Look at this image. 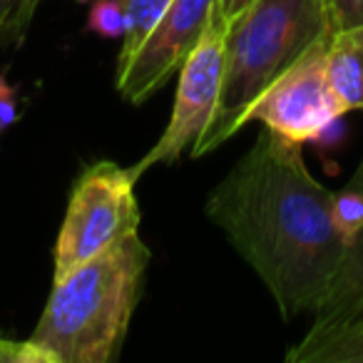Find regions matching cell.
Instances as JSON below:
<instances>
[{
  "label": "cell",
  "mask_w": 363,
  "mask_h": 363,
  "mask_svg": "<svg viewBox=\"0 0 363 363\" xmlns=\"http://www.w3.org/2000/svg\"><path fill=\"white\" fill-rule=\"evenodd\" d=\"M207 217L257 272L284 318L313 313L346 237L333 222V192L308 172L301 145L264 130L209 194Z\"/></svg>",
  "instance_id": "1"
},
{
  "label": "cell",
  "mask_w": 363,
  "mask_h": 363,
  "mask_svg": "<svg viewBox=\"0 0 363 363\" xmlns=\"http://www.w3.org/2000/svg\"><path fill=\"white\" fill-rule=\"evenodd\" d=\"M331 35L328 0H257L229 21L217 110L189 155H209L232 140L259 97Z\"/></svg>",
  "instance_id": "2"
},
{
  "label": "cell",
  "mask_w": 363,
  "mask_h": 363,
  "mask_svg": "<svg viewBox=\"0 0 363 363\" xmlns=\"http://www.w3.org/2000/svg\"><path fill=\"white\" fill-rule=\"evenodd\" d=\"M150 249L140 232L52 281L30 341L52 363H110L125 343Z\"/></svg>",
  "instance_id": "3"
},
{
  "label": "cell",
  "mask_w": 363,
  "mask_h": 363,
  "mask_svg": "<svg viewBox=\"0 0 363 363\" xmlns=\"http://www.w3.org/2000/svg\"><path fill=\"white\" fill-rule=\"evenodd\" d=\"M135 184L130 167L110 160L95 162L77 177L57 232L52 281H60L120 239L140 232Z\"/></svg>",
  "instance_id": "4"
},
{
  "label": "cell",
  "mask_w": 363,
  "mask_h": 363,
  "mask_svg": "<svg viewBox=\"0 0 363 363\" xmlns=\"http://www.w3.org/2000/svg\"><path fill=\"white\" fill-rule=\"evenodd\" d=\"M224 30H227V21L222 18L217 3L209 30L179 67L169 125L162 132L157 145H152V150L130 167L135 179H140L147 169L157 164H174L184 152H192L197 140L207 132L217 110L219 87H222Z\"/></svg>",
  "instance_id": "5"
},
{
  "label": "cell",
  "mask_w": 363,
  "mask_h": 363,
  "mask_svg": "<svg viewBox=\"0 0 363 363\" xmlns=\"http://www.w3.org/2000/svg\"><path fill=\"white\" fill-rule=\"evenodd\" d=\"M346 115L326 75V43L313 48L281 75L252 107L249 122L291 145L316 142L338 117Z\"/></svg>",
  "instance_id": "6"
},
{
  "label": "cell",
  "mask_w": 363,
  "mask_h": 363,
  "mask_svg": "<svg viewBox=\"0 0 363 363\" xmlns=\"http://www.w3.org/2000/svg\"><path fill=\"white\" fill-rule=\"evenodd\" d=\"M217 0H172L150 35L127 57L117 60V92L132 105L150 100L209 30Z\"/></svg>",
  "instance_id": "7"
},
{
  "label": "cell",
  "mask_w": 363,
  "mask_h": 363,
  "mask_svg": "<svg viewBox=\"0 0 363 363\" xmlns=\"http://www.w3.org/2000/svg\"><path fill=\"white\" fill-rule=\"evenodd\" d=\"M311 316L308 333L333 331L363 318V227L346 242L336 274Z\"/></svg>",
  "instance_id": "8"
},
{
  "label": "cell",
  "mask_w": 363,
  "mask_h": 363,
  "mask_svg": "<svg viewBox=\"0 0 363 363\" xmlns=\"http://www.w3.org/2000/svg\"><path fill=\"white\" fill-rule=\"evenodd\" d=\"M326 75L346 112H363V23L326 43Z\"/></svg>",
  "instance_id": "9"
},
{
  "label": "cell",
  "mask_w": 363,
  "mask_h": 363,
  "mask_svg": "<svg viewBox=\"0 0 363 363\" xmlns=\"http://www.w3.org/2000/svg\"><path fill=\"white\" fill-rule=\"evenodd\" d=\"M289 363H363V323L306 333L286 353Z\"/></svg>",
  "instance_id": "10"
},
{
  "label": "cell",
  "mask_w": 363,
  "mask_h": 363,
  "mask_svg": "<svg viewBox=\"0 0 363 363\" xmlns=\"http://www.w3.org/2000/svg\"><path fill=\"white\" fill-rule=\"evenodd\" d=\"M90 3V0H85ZM172 0H122V6L127 11V35L122 40V50H120V57H127L147 35L150 30L157 26V21L162 18V13L169 8Z\"/></svg>",
  "instance_id": "11"
},
{
  "label": "cell",
  "mask_w": 363,
  "mask_h": 363,
  "mask_svg": "<svg viewBox=\"0 0 363 363\" xmlns=\"http://www.w3.org/2000/svg\"><path fill=\"white\" fill-rule=\"evenodd\" d=\"M92 8L87 13V30L112 40H125L127 35V11L122 0H90Z\"/></svg>",
  "instance_id": "12"
},
{
  "label": "cell",
  "mask_w": 363,
  "mask_h": 363,
  "mask_svg": "<svg viewBox=\"0 0 363 363\" xmlns=\"http://www.w3.org/2000/svg\"><path fill=\"white\" fill-rule=\"evenodd\" d=\"M333 222L346 242L363 227V189L346 187L333 194Z\"/></svg>",
  "instance_id": "13"
},
{
  "label": "cell",
  "mask_w": 363,
  "mask_h": 363,
  "mask_svg": "<svg viewBox=\"0 0 363 363\" xmlns=\"http://www.w3.org/2000/svg\"><path fill=\"white\" fill-rule=\"evenodd\" d=\"M0 363H52L43 348L28 341H8L0 338Z\"/></svg>",
  "instance_id": "14"
},
{
  "label": "cell",
  "mask_w": 363,
  "mask_h": 363,
  "mask_svg": "<svg viewBox=\"0 0 363 363\" xmlns=\"http://www.w3.org/2000/svg\"><path fill=\"white\" fill-rule=\"evenodd\" d=\"M40 0H0V35L8 30H23Z\"/></svg>",
  "instance_id": "15"
},
{
  "label": "cell",
  "mask_w": 363,
  "mask_h": 363,
  "mask_svg": "<svg viewBox=\"0 0 363 363\" xmlns=\"http://www.w3.org/2000/svg\"><path fill=\"white\" fill-rule=\"evenodd\" d=\"M333 33L363 23V0H328Z\"/></svg>",
  "instance_id": "16"
},
{
  "label": "cell",
  "mask_w": 363,
  "mask_h": 363,
  "mask_svg": "<svg viewBox=\"0 0 363 363\" xmlns=\"http://www.w3.org/2000/svg\"><path fill=\"white\" fill-rule=\"evenodd\" d=\"M21 117V105H18V92L16 87L8 82L6 72L0 70V127L8 130L13 127Z\"/></svg>",
  "instance_id": "17"
},
{
  "label": "cell",
  "mask_w": 363,
  "mask_h": 363,
  "mask_svg": "<svg viewBox=\"0 0 363 363\" xmlns=\"http://www.w3.org/2000/svg\"><path fill=\"white\" fill-rule=\"evenodd\" d=\"M219 3V11H222V18L224 21H234L237 16H242L249 6H254L257 0H217Z\"/></svg>",
  "instance_id": "18"
},
{
  "label": "cell",
  "mask_w": 363,
  "mask_h": 363,
  "mask_svg": "<svg viewBox=\"0 0 363 363\" xmlns=\"http://www.w3.org/2000/svg\"><path fill=\"white\" fill-rule=\"evenodd\" d=\"M348 187H356V189H363V160H361V164H358L356 174H353V179H351V184H348Z\"/></svg>",
  "instance_id": "19"
},
{
  "label": "cell",
  "mask_w": 363,
  "mask_h": 363,
  "mask_svg": "<svg viewBox=\"0 0 363 363\" xmlns=\"http://www.w3.org/2000/svg\"><path fill=\"white\" fill-rule=\"evenodd\" d=\"M356 323H363V318H361V321H356Z\"/></svg>",
  "instance_id": "20"
}]
</instances>
